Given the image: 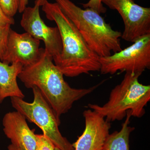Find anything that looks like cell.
Masks as SVG:
<instances>
[{"label":"cell","instance_id":"cell-11","mask_svg":"<svg viewBox=\"0 0 150 150\" xmlns=\"http://www.w3.org/2000/svg\"><path fill=\"white\" fill-rule=\"evenodd\" d=\"M26 118L17 111L6 113L3 119V131L12 144L21 150H36V134Z\"/></svg>","mask_w":150,"mask_h":150},{"label":"cell","instance_id":"cell-14","mask_svg":"<svg viewBox=\"0 0 150 150\" xmlns=\"http://www.w3.org/2000/svg\"><path fill=\"white\" fill-rule=\"evenodd\" d=\"M19 0H0V7L8 16L13 18L18 11Z\"/></svg>","mask_w":150,"mask_h":150},{"label":"cell","instance_id":"cell-21","mask_svg":"<svg viewBox=\"0 0 150 150\" xmlns=\"http://www.w3.org/2000/svg\"><path fill=\"white\" fill-rule=\"evenodd\" d=\"M61 150V149H59V148L57 147H55V150Z\"/></svg>","mask_w":150,"mask_h":150},{"label":"cell","instance_id":"cell-13","mask_svg":"<svg viewBox=\"0 0 150 150\" xmlns=\"http://www.w3.org/2000/svg\"><path fill=\"white\" fill-rule=\"evenodd\" d=\"M126 118L120 131H115L108 137L101 150H130V134L135 128L129 126L131 112L126 113Z\"/></svg>","mask_w":150,"mask_h":150},{"label":"cell","instance_id":"cell-10","mask_svg":"<svg viewBox=\"0 0 150 150\" xmlns=\"http://www.w3.org/2000/svg\"><path fill=\"white\" fill-rule=\"evenodd\" d=\"M85 128L83 133L72 144L74 150H101L109 135L110 122L91 109L85 110Z\"/></svg>","mask_w":150,"mask_h":150},{"label":"cell","instance_id":"cell-15","mask_svg":"<svg viewBox=\"0 0 150 150\" xmlns=\"http://www.w3.org/2000/svg\"><path fill=\"white\" fill-rule=\"evenodd\" d=\"M11 26L0 27V61H4L7 51V43Z\"/></svg>","mask_w":150,"mask_h":150},{"label":"cell","instance_id":"cell-6","mask_svg":"<svg viewBox=\"0 0 150 150\" xmlns=\"http://www.w3.org/2000/svg\"><path fill=\"white\" fill-rule=\"evenodd\" d=\"M102 74L121 72L143 73L150 68V34L110 56L99 58Z\"/></svg>","mask_w":150,"mask_h":150},{"label":"cell","instance_id":"cell-7","mask_svg":"<svg viewBox=\"0 0 150 150\" xmlns=\"http://www.w3.org/2000/svg\"><path fill=\"white\" fill-rule=\"evenodd\" d=\"M109 8L118 11L124 29L121 38L134 42L150 34V8L139 5L133 0H101Z\"/></svg>","mask_w":150,"mask_h":150},{"label":"cell","instance_id":"cell-9","mask_svg":"<svg viewBox=\"0 0 150 150\" xmlns=\"http://www.w3.org/2000/svg\"><path fill=\"white\" fill-rule=\"evenodd\" d=\"M40 40L27 32L19 33L10 29L7 43L6 54L2 62L7 64L19 63L23 67L33 64L39 59L42 48Z\"/></svg>","mask_w":150,"mask_h":150},{"label":"cell","instance_id":"cell-4","mask_svg":"<svg viewBox=\"0 0 150 150\" xmlns=\"http://www.w3.org/2000/svg\"><path fill=\"white\" fill-rule=\"evenodd\" d=\"M141 73H126L121 83L110 93L108 101L102 106L89 103L87 107L98 112L108 122L121 121L128 111L140 118L145 114V107L150 100V86L140 83Z\"/></svg>","mask_w":150,"mask_h":150},{"label":"cell","instance_id":"cell-8","mask_svg":"<svg viewBox=\"0 0 150 150\" xmlns=\"http://www.w3.org/2000/svg\"><path fill=\"white\" fill-rule=\"evenodd\" d=\"M39 8L35 4L33 7H26L22 12L21 25L25 32L43 41L44 49L54 59L62 51V38L57 27H49L45 24L40 16Z\"/></svg>","mask_w":150,"mask_h":150},{"label":"cell","instance_id":"cell-20","mask_svg":"<svg viewBox=\"0 0 150 150\" xmlns=\"http://www.w3.org/2000/svg\"><path fill=\"white\" fill-rule=\"evenodd\" d=\"M8 150H21L19 149L15 146H14L12 144L8 146Z\"/></svg>","mask_w":150,"mask_h":150},{"label":"cell","instance_id":"cell-18","mask_svg":"<svg viewBox=\"0 0 150 150\" xmlns=\"http://www.w3.org/2000/svg\"><path fill=\"white\" fill-rule=\"evenodd\" d=\"M14 24L15 20L13 18L7 16L0 7V27L11 26Z\"/></svg>","mask_w":150,"mask_h":150},{"label":"cell","instance_id":"cell-1","mask_svg":"<svg viewBox=\"0 0 150 150\" xmlns=\"http://www.w3.org/2000/svg\"><path fill=\"white\" fill-rule=\"evenodd\" d=\"M64 76L53 62V57L42 48L39 59L23 67L18 78L27 88L35 87L39 89L60 120L74 102L91 93L105 81L88 88H75L65 81Z\"/></svg>","mask_w":150,"mask_h":150},{"label":"cell","instance_id":"cell-2","mask_svg":"<svg viewBox=\"0 0 150 150\" xmlns=\"http://www.w3.org/2000/svg\"><path fill=\"white\" fill-rule=\"evenodd\" d=\"M42 6L46 18L56 23L60 32L62 50L53 61L64 76L74 77L100 71L99 56L90 48L75 25L58 4L47 1Z\"/></svg>","mask_w":150,"mask_h":150},{"label":"cell","instance_id":"cell-16","mask_svg":"<svg viewBox=\"0 0 150 150\" xmlns=\"http://www.w3.org/2000/svg\"><path fill=\"white\" fill-rule=\"evenodd\" d=\"M36 150H54L56 147L53 143L43 134H36Z\"/></svg>","mask_w":150,"mask_h":150},{"label":"cell","instance_id":"cell-19","mask_svg":"<svg viewBox=\"0 0 150 150\" xmlns=\"http://www.w3.org/2000/svg\"><path fill=\"white\" fill-rule=\"evenodd\" d=\"M48 0H35V4L39 6H42ZM29 0H19V6L18 12L20 13H22L23 12L26 8Z\"/></svg>","mask_w":150,"mask_h":150},{"label":"cell","instance_id":"cell-3","mask_svg":"<svg viewBox=\"0 0 150 150\" xmlns=\"http://www.w3.org/2000/svg\"><path fill=\"white\" fill-rule=\"evenodd\" d=\"M75 25L88 45L100 57L121 51V33L112 29L96 11L83 9L71 0H55Z\"/></svg>","mask_w":150,"mask_h":150},{"label":"cell","instance_id":"cell-17","mask_svg":"<svg viewBox=\"0 0 150 150\" xmlns=\"http://www.w3.org/2000/svg\"><path fill=\"white\" fill-rule=\"evenodd\" d=\"M82 5L85 8L92 9L99 14L106 12V8L103 6L101 0H89L87 3L82 4Z\"/></svg>","mask_w":150,"mask_h":150},{"label":"cell","instance_id":"cell-12","mask_svg":"<svg viewBox=\"0 0 150 150\" xmlns=\"http://www.w3.org/2000/svg\"><path fill=\"white\" fill-rule=\"evenodd\" d=\"M23 67L20 63H14L10 65L0 61V104L8 97L24 98L25 95L17 81Z\"/></svg>","mask_w":150,"mask_h":150},{"label":"cell","instance_id":"cell-5","mask_svg":"<svg viewBox=\"0 0 150 150\" xmlns=\"http://www.w3.org/2000/svg\"><path fill=\"white\" fill-rule=\"evenodd\" d=\"M34 99L28 103L19 98L11 97L12 105L29 122L36 124L43 134L61 150H74L72 144L59 131L60 120L37 88H32Z\"/></svg>","mask_w":150,"mask_h":150}]
</instances>
